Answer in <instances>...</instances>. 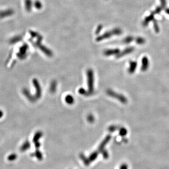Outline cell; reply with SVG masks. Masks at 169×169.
I'll list each match as a JSON object with an SVG mask.
<instances>
[{"label": "cell", "mask_w": 169, "mask_h": 169, "mask_svg": "<svg viewBox=\"0 0 169 169\" xmlns=\"http://www.w3.org/2000/svg\"><path fill=\"white\" fill-rule=\"evenodd\" d=\"M87 82L88 86V92L92 94L93 91V71L91 69H89L87 71Z\"/></svg>", "instance_id": "1"}, {"label": "cell", "mask_w": 169, "mask_h": 169, "mask_svg": "<svg viewBox=\"0 0 169 169\" xmlns=\"http://www.w3.org/2000/svg\"><path fill=\"white\" fill-rule=\"evenodd\" d=\"M107 94L113 97H115L116 98L118 99V100H119L120 101H121V102H122V103H125L127 102V99L124 96H123L122 95L119 94L118 93H116L115 92L111 91V90H108L107 91Z\"/></svg>", "instance_id": "2"}, {"label": "cell", "mask_w": 169, "mask_h": 169, "mask_svg": "<svg viewBox=\"0 0 169 169\" xmlns=\"http://www.w3.org/2000/svg\"><path fill=\"white\" fill-rule=\"evenodd\" d=\"M33 82L36 90L35 97L36 99H39L41 97V95H42V90H41L40 85L39 84L38 81L35 78L34 79Z\"/></svg>", "instance_id": "3"}, {"label": "cell", "mask_w": 169, "mask_h": 169, "mask_svg": "<svg viewBox=\"0 0 169 169\" xmlns=\"http://www.w3.org/2000/svg\"><path fill=\"white\" fill-rule=\"evenodd\" d=\"M14 13V10L13 9H8L0 11V18H5L12 16Z\"/></svg>", "instance_id": "4"}, {"label": "cell", "mask_w": 169, "mask_h": 169, "mask_svg": "<svg viewBox=\"0 0 169 169\" xmlns=\"http://www.w3.org/2000/svg\"><path fill=\"white\" fill-rule=\"evenodd\" d=\"M154 15L155 14L153 12L150 15H149L145 18L143 22V23H142V25H143V26H146L148 25V24L150 21H153V20H154V16H155Z\"/></svg>", "instance_id": "5"}, {"label": "cell", "mask_w": 169, "mask_h": 169, "mask_svg": "<svg viewBox=\"0 0 169 169\" xmlns=\"http://www.w3.org/2000/svg\"><path fill=\"white\" fill-rule=\"evenodd\" d=\"M134 50V49L133 48H128L127 49L125 50L124 51H123L122 53H120V54H119L118 56V57H122V56H124V55H126L127 54H128L129 53H130L131 52H132L133 50Z\"/></svg>", "instance_id": "6"}, {"label": "cell", "mask_w": 169, "mask_h": 169, "mask_svg": "<svg viewBox=\"0 0 169 169\" xmlns=\"http://www.w3.org/2000/svg\"><path fill=\"white\" fill-rule=\"evenodd\" d=\"M148 62L147 58L144 57L142 59V66L141 67V69L142 70H146L148 68Z\"/></svg>", "instance_id": "7"}, {"label": "cell", "mask_w": 169, "mask_h": 169, "mask_svg": "<svg viewBox=\"0 0 169 169\" xmlns=\"http://www.w3.org/2000/svg\"><path fill=\"white\" fill-rule=\"evenodd\" d=\"M22 40V37L20 36H16L11 39L9 41L10 44H15L17 42H19Z\"/></svg>", "instance_id": "8"}, {"label": "cell", "mask_w": 169, "mask_h": 169, "mask_svg": "<svg viewBox=\"0 0 169 169\" xmlns=\"http://www.w3.org/2000/svg\"><path fill=\"white\" fill-rule=\"evenodd\" d=\"M25 7L26 10L29 12L32 9V1L31 0H25Z\"/></svg>", "instance_id": "9"}, {"label": "cell", "mask_w": 169, "mask_h": 169, "mask_svg": "<svg viewBox=\"0 0 169 169\" xmlns=\"http://www.w3.org/2000/svg\"><path fill=\"white\" fill-rule=\"evenodd\" d=\"M65 100L66 102L69 104H73L74 103V100L73 97L70 95H67L65 97Z\"/></svg>", "instance_id": "10"}, {"label": "cell", "mask_w": 169, "mask_h": 169, "mask_svg": "<svg viewBox=\"0 0 169 169\" xmlns=\"http://www.w3.org/2000/svg\"><path fill=\"white\" fill-rule=\"evenodd\" d=\"M119 52V50L118 49H114V50H110L106 51L105 52V55L106 56H110L112 55H115Z\"/></svg>", "instance_id": "11"}, {"label": "cell", "mask_w": 169, "mask_h": 169, "mask_svg": "<svg viewBox=\"0 0 169 169\" xmlns=\"http://www.w3.org/2000/svg\"><path fill=\"white\" fill-rule=\"evenodd\" d=\"M136 66H137V63L136 62H131L130 68L129 69V72L131 73H133L134 71L136 69Z\"/></svg>", "instance_id": "12"}, {"label": "cell", "mask_w": 169, "mask_h": 169, "mask_svg": "<svg viewBox=\"0 0 169 169\" xmlns=\"http://www.w3.org/2000/svg\"><path fill=\"white\" fill-rule=\"evenodd\" d=\"M23 92H24V94L27 97V98L29 99V100H30V101H34V98L32 97V95L29 93V91H28L27 90H26V89H24Z\"/></svg>", "instance_id": "13"}, {"label": "cell", "mask_w": 169, "mask_h": 169, "mask_svg": "<svg viewBox=\"0 0 169 169\" xmlns=\"http://www.w3.org/2000/svg\"><path fill=\"white\" fill-rule=\"evenodd\" d=\"M78 92L81 94H82V95H85V96H88V95H91L90 93H89V92L88 91H86V90H85L83 88H80L78 90Z\"/></svg>", "instance_id": "14"}, {"label": "cell", "mask_w": 169, "mask_h": 169, "mask_svg": "<svg viewBox=\"0 0 169 169\" xmlns=\"http://www.w3.org/2000/svg\"><path fill=\"white\" fill-rule=\"evenodd\" d=\"M153 24H154V28L155 29V32L156 33H159V27L158 25V23L157 21L155 20H153Z\"/></svg>", "instance_id": "15"}, {"label": "cell", "mask_w": 169, "mask_h": 169, "mask_svg": "<svg viewBox=\"0 0 169 169\" xmlns=\"http://www.w3.org/2000/svg\"><path fill=\"white\" fill-rule=\"evenodd\" d=\"M136 42L139 44H142L145 42V40L144 38L141 37H138L136 39Z\"/></svg>", "instance_id": "16"}, {"label": "cell", "mask_w": 169, "mask_h": 169, "mask_svg": "<svg viewBox=\"0 0 169 169\" xmlns=\"http://www.w3.org/2000/svg\"><path fill=\"white\" fill-rule=\"evenodd\" d=\"M162 8L161 7H157L156 9H155V11L153 12L154 14H159L161 12L162 10Z\"/></svg>", "instance_id": "17"}, {"label": "cell", "mask_w": 169, "mask_h": 169, "mask_svg": "<svg viewBox=\"0 0 169 169\" xmlns=\"http://www.w3.org/2000/svg\"><path fill=\"white\" fill-rule=\"evenodd\" d=\"M160 0L161 3V7L162 8L166 7V0Z\"/></svg>", "instance_id": "18"}, {"label": "cell", "mask_w": 169, "mask_h": 169, "mask_svg": "<svg viewBox=\"0 0 169 169\" xmlns=\"http://www.w3.org/2000/svg\"><path fill=\"white\" fill-rule=\"evenodd\" d=\"M133 40V37H127V38H126L125 40V42L126 43H129V42H131Z\"/></svg>", "instance_id": "19"}, {"label": "cell", "mask_w": 169, "mask_h": 169, "mask_svg": "<svg viewBox=\"0 0 169 169\" xmlns=\"http://www.w3.org/2000/svg\"><path fill=\"white\" fill-rule=\"evenodd\" d=\"M87 120H88V121H89L90 122H92L94 120V118L93 117V116H92L91 115H90L88 116L87 117Z\"/></svg>", "instance_id": "20"}, {"label": "cell", "mask_w": 169, "mask_h": 169, "mask_svg": "<svg viewBox=\"0 0 169 169\" xmlns=\"http://www.w3.org/2000/svg\"><path fill=\"white\" fill-rule=\"evenodd\" d=\"M3 115V113L2 112V111L0 110V118H1L2 117Z\"/></svg>", "instance_id": "21"}, {"label": "cell", "mask_w": 169, "mask_h": 169, "mask_svg": "<svg viewBox=\"0 0 169 169\" xmlns=\"http://www.w3.org/2000/svg\"><path fill=\"white\" fill-rule=\"evenodd\" d=\"M165 12H166V13L169 15V8H166L165 10Z\"/></svg>", "instance_id": "22"}]
</instances>
